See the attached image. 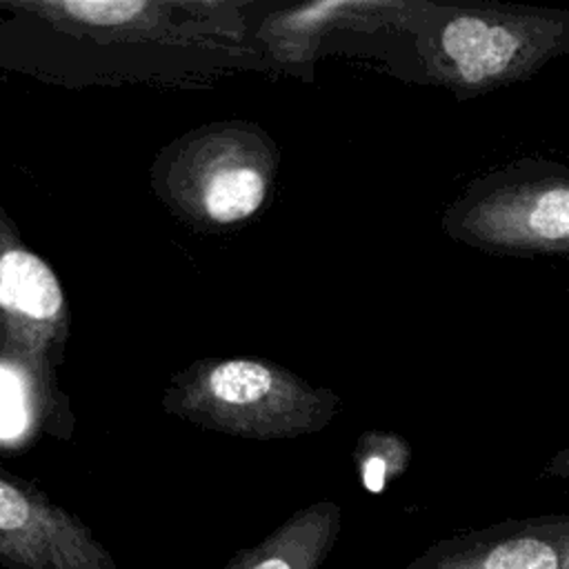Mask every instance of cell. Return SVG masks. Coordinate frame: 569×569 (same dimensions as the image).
Wrapping results in <instances>:
<instances>
[{
    "instance_id": "6da1fadb",
    "label": "cell",
    "mask_w": 569,
    "mask_h": 569,
    "mask_svg": "<svg viewBox=\"0 0 569 569\" xmlns=\"http://www.w3.org/2000/svg\"><path fill=\"white\" fill-rule=\"evenodd\" d=\"M400 71L411 82L442 87L469 100L538 73L569 53V11L500 4L411 0L389 33Z\"/></svg>"
},
{
    "instance_id": "7a4b0ae2",
    "label": "cell",
    "mask_w": 569,
    "mask_h": 569,
    "mask_svg": "<svg viewBox=\"0 0 569 569\" xmlns=\"http://www.w3.org/2000/svg\"><path fill=\"white\" fill-rule=\"evenodd\" d=\"M440 227L491 256H569V167L518 158L487 171L445 207Z\"/></svg>"
},
{
    "instance_id": "3957f363",
    "label": "cell",
    "mask_w": 569,
    "mask_h": 569,
    "mask_svg": "<svg viewBox=\"0 0 569 569\" xmlns=\"http://www.w3.org/2000/svg\"><path fill=\"white\" fill-rule=\"evenodd\" d=\"M178 411L233 436L289 438L322 429L338 398L262 360H220L193 373L178 393Z\"/></svg>"
},
{
    "instance_id": "277c9868",
    "label": "cell",
    "mask_w": 569,
    "mask_h": 569,
    "mask_svg": "<svg viewBox=\"0 0 569 569\" xmlns=\"http://www.w3.org/2000/svg\"><path fill=\"white\" fill-rule=\"evenodd\" d=\"M0 567L120 569L113 553L76 513L4 471H0Z\"/></svg>"
},
{
    "instance_id": "5b68a950",
    "label": "cell",
    "mask_w": 569,
    "mask_h": 569,
    "mask_svg": "<svg viewBox=\"0 0 569 569\" xmlns=\"http://www.w3.org/2000/svg\"><path fill=\"white\" fill-rule=\"evenodd\" d=\"M400 569H569V513L507 518L458 531Z\"/></svg>"
},
{
    "instance_id": "8992f818",
    "label": "cell",
    "mask_w": 569,
    "mask_h": 569,
    "mask_svg": "<svg viewBox=\"0 0 569 569\" xmlns=\"http://www.w3.org/2000/svg\"><path fill=\"white\" fill-rule=\"evenodd\" d=\"M342 527L333 500L307 505L251 547L238 549L220 569H322Z\"/></svg>"
},
{
    "instance_id": "52a82bcc",
    "label": "cell",
    "mask_w": 569,
    "mask_h": 569,
    "mask_svg": "<svg viewBox=\"0 0 569 569\" xmlns=\"http://www.w3.org/2000/svg\"><path fill=\"white\" fill-rule=\"evenodd\" d=\"M62 307V287L42 258L20 247L0 253V313L11 338L40 347L60 322Z\"/></svg>"
},
{
    "instance_id": "ba28073f",
    "label": "cell",
    "mask_w": 569,
    "mask_h": 569,
    "mask_svg": "<svg viewBox=\"0 0 569 569\" xmlns=\"http://www.w3.org/2000/svg\"><path fill=\"white\" fill-rule=\"evenodd\" d=\"M267 178L247 162L216 164L200 184L204 213L216 222H238L251 216L264 200Z\"/></svg>"
},
{
    "instance_id": "9c48e42d",
    "label": "cell",
    "mask_w": 569,
    "mask_h": 569,
    "mask_svg": "<svg viewBox=\"0 0 569 569\" xmlns=\"http://www.w3.org/2000/svg\"><path fill=\"white\" fill-rule=\"evenodd\" d=\"M356 469L369 493H382L411 462V445L393 431H365L353 451Z\"/></svg>"
},
{
    "instance_id": "30bf717a",
    "label": "cell",
    "mask_w": 569,
    "mask_h": 569,
    "mask_svg": "<svg viewBox=\"0 0 569 569\" xmlns=\"http://www.w3.org/2000/svg\"><path fill=\"white\" fill-rule=\"evenodd\" d=\"M40 11H56L69 20L80 24L113 29V27H131L136 22L147 20L156 4L142 0H62V2H42L36 4Z\"/></svg>"
},
{
    "instance_id": "8fae6325",
    "label": "cell",
    "mask_w": 569,
    "mask_h": 569,
    "mask_svg": "<svg viewBox=\"0 0 569 569\" xmlns=\"http://www.w3.org/2000/svg\"><path fill=\"white\" fill-rule=\"evenodd\" d=\"M542 476L549 478H560V480H569V445L562 447L558 453H553L545 467H542Z\"/></svg>"
}]
</instances>
